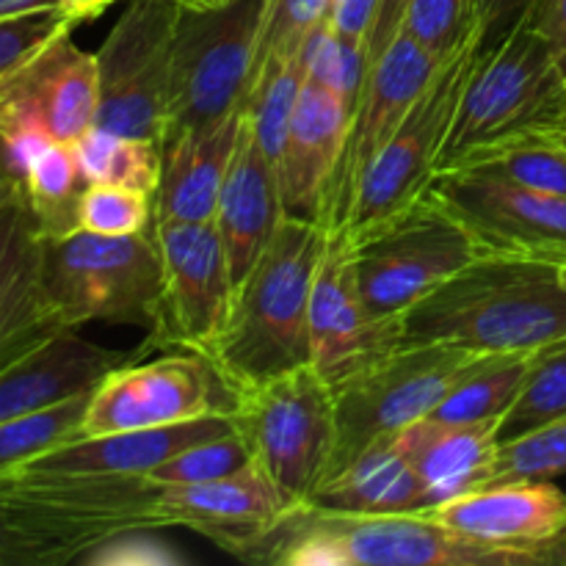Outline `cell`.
Masks as SVG:
<instances>
[{"label": "cell", "mask_w": 566, "mask_h": 566, "mask_svg": "<svg viewBox=\"0 0 566 566\" xmlns=\"http://www.w3.org/2000/svg\"><path fill=\"white\" fill-rule=\"evenodd\" d=\"M558 340H566V285L545 260L481 254L403 315V343L534 354Z\"/></svg>", "instance_id": "cell-1"}, {"label": "cell", "mask_w": 566, "mask_h": 566, "mask_svg": "<svg viewBox=\"0 0 566 566\" xmlns=\"http://www.w3.org/2000/svg\"><path fill=\"white\" fill-rule=\"evenodd\" d=\"M271 566H542L531 553L459 534L429 514H352L285 509L241 551Z\"/></svg>", "instance_id": "cell-2"}, {"label": "cell", "mask_w": 566, "mask_h": 566, "mask_svg": "<svg viewBox=\"0 0 566 566\" xmlns=\"http://www.w3.org/2000/svg\"><path fill=\"white\" fill-rule=\"evenodd\" d=\"M326 230L285 216L247 280L210 363L232 392L310 365V296Z\"/></svg>", "instance_id": "cell-3"}, {"label": "cell", "mask_w": 566, "mask_h": 566, "mask_svg": "<svg viewBox=\"0 0 566 566\" xmlns=\"http://www.w3.org/2000/svg\"><path fill=\"white\" fill-rule=\"evenodd\" d=\"M230 420L287 509L318 492L335 457L337 407L335 387L313 365L235 392Z\"/></svg>", "instance_id": "cell-4"}, {"label": "cell", "mask_w": 566, "mask_h": 566, "mask_svg": "<svg viewBox=\"0 0 566 566\" xmlns=\"http://www.w3.org/2000/svg\"><path fill=\"white\" fill-rule=\"evenodd\" d=\"M564 111V72L545 39L520 20L506 36L481 48L437 171L490 144L531 130H553Z\"/></svg>", "instance_id": "cell-5"}, {"label": "cell", "mask_w": 566, "mask_h": 566, "mask_svg": "<svg viewBox=\"0 0 566 566\" xmlns=\"http://www.w3.org/2000/svg\"><path fill=\"white\" fill-rule=\"evenodd\" d=\"M481 48H484V31L475 33L468 44L442 61L396 136L368 166L359 180L346 227L340 230L346 232L348 241H368L429 193Z\"/></svg>", "instance_id": "cell-6"}, {"label": "cell", "mask_w": 566, "mask_h": 566, "mask_svg": "<svg viewBox=\"0 0 566 566\" xmlns=\"http://www.w3.org/2000/svg\"><path fill=\"white\" fill-rule=\"evenodd\" d=\"M42 282L72 329L88 321L153 329L160 296L155 227L136 235L42 238Z\"/></svg>", "instance_id": "cell-7"}, {"label": "cell", "mask_w": 566, "mask_h": 566, "mask_svg": "<svg viewBox=\"0 0 566 566\" xmlns=\"http://www.w3.org/2000/svg\"><path fill=\"white\" fill-rule=\"evenodd\" d=\"M263 14L265 0H230L205 11L182 9L175 33L166 133L213 125L243 111L258 70Z\"/></svg>", "instance_id": "cell-8"}, {"label": "cell", "mask_w": 566, "mask_h": 566, "mask_svg": "<svg viewBox=\"0 0 566 566\" xmlns=\"http://www.w3.org/2000/svg\"><path fill=\"white\" fill-rule=\"evenodd\" d=\"M475 357L442 343H401L337 385V446L326 479L352 464L370 442L431 418Z\"/></svg>", "instance_id": "cell-9"}, {"label": "cell", "mask_w": 566, "mask_h": 566, "mask_svg": "<svg viewBox=\"0 0 566 566\" xmlns=\"http://www.w3.org/2000/svg\"><path fill=\"white\" fill-rule=\"evenodd\" d=\"M479 258L481 249L468 227L431 193L368 241L354 243L363 302L385 321H403L415 304Z\"/></svg>", "instance_id": "cell-10"}, {"label": "cell", "mask_w": 566, "mask_h": 566, "mask_svg": "<svg viewBox=\"0 0 566 566\" xmlns=\"http://www.w3.org/2000/svg\"><path fill=\"white\" fill-rule=\"evenodd\" d=\"M182 6L130 0L97 50L99 105L94 125L160 144L169 122L171 61Z\"/></svg>", "instance_id": "cell-11"}, {"label": "cell", "mask_w": 566, "mask_h": 566, "mask_svg": "<svg viewBox=\"0 0 566 566\" xmlns=\"http://www.w3.org/2000/svg\"><path fill=\"white\" fill-rule=\"evenodd\" d=\"M160 296L144 348H180L210 357L230 321L235 280L216 221L155 224Z\"/></svg>", "instance_id": "cell-12"}, {"label": "cell", "mask_w": 566, "mask_h": 566, "mask_svg": "<svg viewBox=\"0 0 566 566\" xmlns=\"http://www.w3.org/2000/svg\"><path fill=\"white\" fill-rule=\"evenodd\" d=\"M235 392L202 354H175L153 363L119 365L88 392L81 437L160 429L188 420L230 415Z\"/></svg>", "instance_id": "cell-13"}, {"label": "cell", "mask_w": 566, "mask_h": 566, "mask_svg": "<svg viewBox=\"0 0 566 566\" xmlns=\"http://www.w3.org/2000/svg\"><path fill=\"white\" fill-rule=\"evenodd\" d=\"M97 53L77 48L66 28L0 77V136L75 144L97 122Z\"/></svg>", "instance_id": "cell-14"}, {"label": "cell", "mask_w": 566, "mask_h": 566, "mask_svg": "<svg viewBox=\"0 0 566 566\" xmlns=\"http://www.w3.org/2000/svg\"><path fill=\"white\" fill-rule=\"evenodd\" d=\"M429 193L468 227L481 254L566 260V197L473 169L437 171Z\"/></svg>", "instance_id": "cell-15"}, {"label": "cell", "mask_w": 566, "mask_h": 566, "mask_svg": "<svg viewBox=\"0 0 566 566\" xmlns=\"http://www.w3.org/2000/svg\"><path fill=\"white\" fill-rule=\"evenodd\" d=\"M442 61L426 53L418 42L398 33L396 42L370 64L363 94L348 119L340 160L326 186L318 224L326 232H340L352 213L363 175L376 155L387 147L420 94L437 75Z\"/></svg>", "instance_id": "cell-16"}, {"label": "cell", "mask_w": 566, "mask_h": 566, "mask_svg": "<svg viewBox=\"0 0 566 566\" xmlns=\"http://www.w3.org/2000/svg\"><path fill=\"white\" fill-rule=\"evenodd\" d=\"M403 343V321L376 318L363 302L346 232H326L310 296V365L343 385Z\"/></svg>", "instance_id": "cell-17"}, {"label": "cell", "mask_w": 566, "mask_h": 566, "mask_svg": "<svg viewBox=\"0 0 566 566\" xmlns=\"http://www.w3.org/2000/svg\"><path fill=\"white\" fill-rule=\"evenodd\" d=\"M437 523L566 566V492L553 481H497L426 509Z\"/></svg>", "instance_id": "cell-18"}, {"label": "cell", "mask_w": 566, "mask_h": 566, "mask_svg": "<svg viewBox=\"0 0 566 566\" xmlns=\"http://www.w3.org/2000/svg\"><path fill=\"white\" fill-rule=\"evenodd\" d=\"M285 509L276 486L254 462L224 479L155 484L153 495L155 528H188L235 558L249 542L269 531Z\"/></svg>", "instance_id": "cell-19"}, {"label": "cell", "mask_w": 566, "mask_h": 566, "mask_svg": "<svg viewBox=\"0 0 566 566\" xmlns=\"http://www.w3.org/2000/svg\"><path fill=\"white\" fill-rule=\"evenodd\" d=\"M348 119L352 108L340 94L304 81L276 160L285 216L318 224L326 186L335 175L346 142Z\"/></svg>", "instance_id": "cell-20"}, {"label": "cell", "mask_w": 566, "mask_h": 566, "mask_svg": "<svg viewBox=\"0 0 566 566\" xmlns=\"http://www.w3.org/2000/svg\"><path fill=\"white\" fill-rule=\"evenodd\" d=\"M243 130V111L205 127L166 133L160 142V182L155 191V224L213 221L227 171Z\"/></svg>", "instance_id": "cell-21"}, {"label": "cell", "mask_w": 566, "mask_h": 566, "mask_svg": "<svg viewBox=\"0 0 566 566\" xmlns=\"http://www.w3.org/2000/svg\"><path fill=\"white\" fill-rule=\"evenodd\" d=\"M232 429L230 415L160 426V429L119 431V434L81 437L28 459L14 470L61 475H111V479H147L158 464L208 437Z\"/></svg>", "instance_id": "cell-22"}, {"label": "cell", "mask_w": 566, "mask_h": 566, "mask_svg": "<svg viewBox=\"0 0 566 566\" xmlns=\"http://www.w3.org/2000/svg\"><path fill=\"white\" fill-rule=\"evenodd\" d=\"M285 219L276 164L263 153L243 114V130L238 138L235 158L221 188L216 227L224 241L235 287L265 252L276 227Z\"/></svg>", "instance_id": "cell-23"}, {"label": "cell", "mask_w": 566, "mask_h": 566, "mask_svg": "<svg viewBox=\"0 0 566 566\" xmlns=\"http://www.w3.org/2000/svg\"><path fill=\"white\" fill-rule=\"evenodd\" d=\"M136 357L94 346L77 337V329L61 332L48 346L0 374V423L94 390L105 374Z\"/></svg>", "instance_id": "cell-24"}, {"label": "cell", "mask_w": 566, "mask_h": 566, "mask_svg": "<svg viewBox=\"0 0 566 566\" xmlns=\"http://www.w3.org/2000/svg\"><path fill=\"white\" fill-rule=\"evenodd\" d=\"M396 437L429 486L434 506L492 484L501 446L497 423H448L423 418Z\"/></svg>", "instance_id": "cell-25"}, {"label": "cell", "mask_w": 566, "mask_h": 566, "mask_svg": "<svg viewBox=\"0 0 566 566\" xmlns=\"http://www.w3.org/2000/svg\"><path fill=\"white\" fill-rule=\"evenodd\" d=\"M307 503L329 512L418 514L434 506V497L392 434L370 442L352 464L326 479Z\"/></svg>", "instance_id": "cell-26"}, {"label": "cell", "mask_w": 566, "mask_h": 566, "mask_svg": "<svg viewBox=\"0 0 566 566\" xmlns=\"http://www.w3.org/2000/svg\"><path fill=\"white\" fill-rule=\"evenodd\" d=\"M22 169L25 202L36 219L39 235L64 238L77 232V202L88 180L72 144L53 138H25L9 144Z\"/></svg>", "instance_id": "cell-27"}, {"label": "cell", "mask_w": 566, "mask_h": 566, "mask_svg": "<svg viewBox=\"0 0 566 566\" xmlns=\"http://www.w3.org/2000/svg\"><path fill=\"white\" fill-rule=\"evenodd\" d=\"M97 547L64 514L0 490V566H61Z\"/></svg>", "instance_id": "cell-28"}, {"label": "cell", "mask_w": 566, "mask_h": 566, "mask_svg": "<svg viewBox=\"0 0 566 566\" xmlns=\"http://www.w3.org/2000/svg\"><path fill=\"white\" fill-rule=\"evenodd\" d=\"M536 354V352H534ZM534 354H479L453 381L431 418L448 423H497L514 407Z\"/></svg>", "instance_id": "cell-29"}, {"label": "cell", "mask_w": 566, "mask_h": 566, "mask_svg": "<svg viewBox=\"0 0 566 566\" xmlns=\"http://www.w3.org/2000/svg\"><path fill=\"white\" fill-rule=\"evenodd\" d=\"M448 169L486 171L514 186L566 197V138L556 130H531L475 149Z\"/></svg>", "instance_id": "cell-30"}, {"label": "cell", "mask_w": 566, "mask_h": 566, "mask_svg": "<svg viewBox=\"0 0 566 566\" xmlns=\"http://www.w3.org/2000/svg\"><path fill=\"white\" fill-rule=\"evenodd\" d=\"M77 164L88 182L122 186L155 197L160 182V144L88 127L75 144Z\"/></svg>", "instance_id": "cell-31"}, {"label": "cell", "mask_w": 566, "mask_h": 566, "mask_svg": "<svg viewBox=\"0 0 566 566\" xmlns=\"http://www.w3.org/2000/svg\"><path fill=\"white\" fill-rule=\"evenodd\" d=\"M304 81H307L304 59H265L254 70L252 86H249L247 103H243V114H247V122L258 144L274 164L280 160L282 144H285Z\"/></svg>", "instance_id": "cell-32"}, {"label": "cell", "mask_w": 566, "mask_h": 566, "mask_svg": "<svg viewBox=\"0 0 566 566\" xmlns=\"http://www.w3.org/2000/svg\"><path fill=\"white\" fill-rule=\"evenodd\" d=\"M566 415V340L539 348L531 359L528 376L514 407L497 426L501 440L525 434L542 423Z\"/></svg>", "instance_id": "cell-33"}, {"label": "cell", "mask_w": 566, "mask_h": 566, "mask_svg": "<svg viewBox=\"0 0 566 566\" xmlns=\"http://www.w3.org/2000/svg\"><path fill=\"white\" fill-rule=\"evenodd\" d=\"M92 392V390H88ZM88 392L55 403V407L39 409V412L22 415L0 423V475L20 468L28 459L59 448L64 442L77 440L83 412H86Z\"/></svg>", "instance_id": "cell-34"}, {"label": "cell", "mask_w": 566, "mask_h": 566, "mask_svg": "<svg viewBox=\"0 0 566 566\" xmlns=\"http://www.w3.org/2000/svg\"><path fill=\"white\" fill-rule=\"evenodd\" d=\"M304 75L307 81L329 88L346 99L348 108L354 111L359 94H363L365 77H368L370 59L368 50L348 39L337 36L332 22L326 20L313 31V36L304 44Z\"/></svg>", "instance_id": "cell-35"}, {"label": "cell", "mask_w": 566, "mask_h": 566, "mask_svg": "<svg viewBox=\"0 0 566 566\" xmlns=\"http://www.w3.org/2000/svg\"><path fill=\"white\" fill-rule=\"evenodd\" d=\"M481 31L479 0H412L401 33L446 61Z\"/></svg>", "instance_id": "cell-36"}, {"label": "cell", "mask_w": 566, "mask_h": 566, "mask_svg": "<svg viewBox=\"0 0 566 566\" xmlns=\"http://www.w3.org/2000/svg\"><path fill=\"white\" fill-rule=\"evenodd\" d=\"M566 473V415L525 434L501 440L495 459L497 481H551Z\"/></svg>", "instance_id": "cell-37"}, {"label": "cell", "mask_w": 566, "mask_h": 566, "mask_svg": "<svg viewBox=\"0 0 566 566\" xmlns=\"http://www.w3.org/2000/svg\"><path fill=\"white\" fill-rule=\"evenodd\" d=\"M155 227V202L149 193L122 186L88 182L77 202V230L94 235H136Z\"/></svg>", "instance_id": "cell-38"}, {"label": "cell", "mask_w": 566, "mask_h": 566, "mask_svg": "<svg viewBox=\"0 0 566 566\" xmlns=\"http://www.w3.org/2000/svg\"><path fill=\"white\" fill-rule=\"evenodd\" d=\"M249 462H252V451H249L247 440L235 429H230L224 434L182 448L180 453L158 464L147 479L153 484H199V481L224 479V475L247 468Z\"/></svg>", "instance_id": "cell-39"}, {"label": "cell", "mask_w": 566, "mask_h": 566, "mask_svg": "<svg viewBox=\"0 0 566 566\" xmlns=\"http://www.w3.org/2000/svg\"><path fill=\"white\" fill-rule=\"evenodd\" d=\"M335 0H265L258 66L265 59H302L304 44L332 17Z\"/></svg>", "instance_id": "cell-40"}, {"label": "cell", "mask_w": 566, "mask_h": 566, "mask_svg": "<svg viewBox=\"0 0 566 566\" xmlns=\"http://www.w3.org/2000/svg\"><path fill=\"white\" fill-rule=\"evenodd\" d=\"M42 254V235L28 202L11 205L0 216V315L14 302L22 282L31 276Z\"/></svg>", "instance_id": "cell-41"}, {"label": "cell", "mask_w": 566, "mask_h": 566, "mask_svg": "<svg viewBox=\"0 0 566 566\" xmlns=\"http://www.w3.org/2000/svg\"><path fill=\"white\" fill-rule=\"evenodd\" d=\"M66 28H75V22L66 20L59 9L0 20V77Z\"/></svg>", "instance_id": "cell-42"}, {"label": "cell", "mask_w": 566, "mask_h": 566, "mask_svg": "<svg viewBox=\"0 0 566 566\" xmlns=\"http://www.w3.org/2000/svg\"><path fill=\"white\" fill-rule=\"evenodd\" d=\"M523 20L545 39L566 77V0H534Z\"/></svg>", "instance_id": "cell-43"}, {"label": "cell", "mask_w": 566, "mask_h": 566, "mask_svg": "<svg viewBox=\"0 0 566 566\" xmlns=\"http://www.w3.org/2000/svg\"><path fill=\"white\" fill-rule=\"evenodd\" d=\"M381 0H335L332 6V28L337 36L348 39V42L359 44L368 50L370 31L376 25V14H379ZM370 59V55H368Z\"/></svg>", "instance_id": "cell-44"}, {"label": "cell", "mask_w": 566, "mask_h": 566, "mask_svg": "<svg viewBox=\"0 0 566 566\" xmlns=\"http://www.w3.org/2000/svg\"><path fill=\"white\" fill-rule=\"evenodd\" d=\"M534 0H479L481 31H484V48L506 36L514 25L525 17Z\"/></svg>", "instance_id": "cell-45"}, {"label": "cell", "mask_w": 566, "mask_h": 566, "mask_svg": "<svg viewBox=\"0 0 566 566\" xmlns=\"http://www.w3.org/2000/svg\"><path fill=\"white\" fill-rule=\"evenodd\" d=\"M412 0H381L379 14H376V25L370 31V44H368V55L370 64L396 42V36L401 33L403 17H407V9Z\"/></svg>", "instance_id": "cell-46"}, {"label": "cell", "mask_w": 566, "mask_h": 566, "mask_svg": "<svg viewBox=\"0 0 566 566\" xmlns=\"http://www.w3.org/2000/svg\"><path fill=\"white\" fill-rule=\"evenodd\" d=\"M25 199V186H22V169L17 164L14 153L0 136V216L11 208V205Z\"/></svg>", "instance_id": "cell-47"}, {"label": "cell", "mask_w": 566, "mask_h": 566, "mask_svg": "<svg viewBox=\"0 0 566 566\" xmlns=\"http://www.w3.org/2000/svg\"><path fill=\"white\" fill-rule=\"evenodd\" d=\"M55 3H59L61 14L77 25V22H86V20H94V17H99L111 3H116V0H55Z\"/></svg>", "instance_id": "cell-48"}, {"label": "cell", "mask_w": 566, "mask_h": 566, "mask_svg": "<svg viewBox=\"0 0 566 566\" xmlns=\"http://www.w3.org/2000/svg\"><path fill=\"white\" fill-rule=\"evenodd\" d=\"M53 9H59L55 0H0V20L22 17V14H36V11H53Z\"/></svg>", "instance_id": "cell-49"}, {"label": "cell", "mask_w": 566, "mask_h": 566, "mask_svg": "<svg viewBox=\"0 0 566 566\" xmlns=\"http://www.w3.org/2000/svg\"><path fill=\"white\" fill-rule=\"evenodd\" d=\"M553 130H556V133H562V136L566 138V111H564V114H562V119L556 122V127H553Z\"/></svg>", "instance_id": "cell-50"}, {"label": "cell", "mask_w": 566, "mask_h": 566, "mask_svg": "<svg viewBox=\"0 0 566 566\" xmlns=\"http://www.w3.org/2000/svg\"><path fill=\"white\" fill-rule=\"evenodd\" d=\"M556 269H558V280H562L564 285H566V260H562V263H556Z\"/></svg>", "instance_id": "cell-51"}]
</instances>
